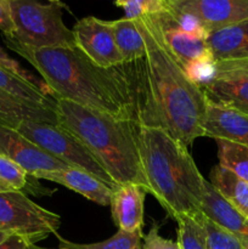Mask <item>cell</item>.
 Returning <instances> with one entry per match:
<instances>
[{
	"instance_id": "cell-1",
	"label": "cell",
	"mask_w": 248,
	"mask_h": 249,
	"mask_svg": "<svg viewBox=\"0 0 248 249\" xmlns=\"http://www.w3.org/2000/svg\"><path fill=\"white\" fill-rule=\"evenodd\" d=\"M134 21L146 48L145 56L131 67L138 88V124L162 128L187 147L204 136L208 100L168 48L156 19L143 16Z\"/></svg>"
},
{
	"instance_id": "cell-2",
	"label": "cell",
	"mask_w": 248,
	"mask_h": 249,
	"mask_svg": "<svg viewBox=\"0 0 248 249\" xmlns=\"http://www.w3.org/2000/svg\"><path fill=\"white\" fill-rule=\"evenodd\" d=\"M6 45L28 61L51 90L63 99L117 119L138 123V88L130 63L102 68L79 49L24 48L5 38Z\"/></svg>"
},
{
	"instance_id": "cell-3",
	"label": "cell",
	"mask_w": 248,
	"mask_h": 249,
	"mask_svg": "<svg viewBox=\"0 0 248 249\" xmlns=\"http://www.w3.org/2000/svg\"><path fill=\"white\" fill-rule=\"evenodd\" d=\"M138 143L148 194L175 221L181 216H201L206 179L187 147L162 128L139 124Z\"/></svg>"
},
{
	"instance_id": "cell-4",
	"label": "cell",
	"mask_w": 248,
	"mask_h": 249,
	"mask_svg": "<svg viewBox=\"0 0 248 249\" xmlns=\"http://www.w3.org/2000/svg\"><path fill=\"white\" fill-rule=\"evenodd\" d=\"M57 125L79 140L117 186L135 184L148 194L139 155L138 123L117 119L63 99L55 100Z\"/></svg>"
},
{
	"instance_id": "cell-5",
	"label": "cell",
	"mask_w": 248,
	"mask_h": 249,
	"mask_svg": "<svg viewBox=\"0 0 248 249\" xmlns=\"http://www.w3.org/2000/svg\"><path fill=\"white\" fill-rule=\"evenodd\" d=\"M15 33L10 40L28 49L75 48L72 29L62 18L65 4H41L31 0H10Z\"/></svg>"
},
{
	"instance_id": "cell-6",
	"label": "cell",
	"mask_w": 248,
	"mask_h": 249,
	"mask_svg": "<svg viewBox=\"0 0 248 249\" xmlns=\"http://www.w3.org/2000/svg\"><path fill=\"white\" fill-rule=\"evenodd\" d=\"M16 130L68 167L84 170L104 181L112 189L117 187L108 173L97 162L90 151L72 134L57 124L24 121Z\"/></svg>"
},
{
	"instance_id": "cell-7",
	"label": "cell",
	"mask_w": 248,
	"mask_h": 249,
	"mask_svg": "<svg viewBox=\"0 0 248 249\" xmlns=\"http://www.w3.org/2000/svg\"><path fill=\"white\" fill-rule=\"evenodd\" d=\"M60 226L58 214L36 204L23 192H0V230L35 245L56 235Z\"/></svg>"
},
{
	"instance_id": "cell-8",
	"label": "cell",
	"mask_w": 248,
	"mask_h": 249,
	"mask_svg": "<svg viewBox=\"0 0 248 249\" xmlns=\"http://www.w3.org/2000/svg\"><path fill=\"white\" fill-rule=\"evenodd\" d=\"M202 90L209 104L248 114V60L215 62V74Z\"/></svg>"
},
{
	"instance_id": "cell-9",
	"label": "cell",
	"mask_w": 248,
	"mask_h": 249,
	"mask_svg": "<svg viewBox=\"0 0 248 249\" xmlns=\"http://www.w3.org/2000/svg\"><path fill=\"white\" fill-rule=\"evenodd\" d=\"M72 33L75 46L97 66L112 68L124 65L109 21L95 16L83 17L75 22Z\"/></svg>"
},
{
	"instance_id": "cell-10",
	"label": "cell",
	"mask_w": 248,
	"mask_h": 249,
	"mask_svg": "<svg viewBox=\"0 0 248 249\" xmlns=\"http://www.w3.org/2000/svg\"><path fill=\"white\" fill-rule=\"evenodd\" d=\"M0 155L23 168L32 178L39 172H53L68 168L67 164L46 153L16 129L2 125H0Z\"/></svg>"
},
{
	"instance_id": "cell-11",
	"label": "cell",
	"mask_w": 248,
	"mask_h": 249,
	"mask_svg": "<svg viewBox=\"0 0 248 249\" xmlns=\"http://www.w3.org/2000/svg\"><path fill=\"white\" fill-rule=\"evenodd\" d=\"M201 18L209 33L248 19V0H172Z\"/></svg>"
},
{
	"instance_id": "cell-12",
	"label": "cell",
	"mask_w": 248,
	"mask_h": 249,
	"mask_svg": "<svg viewBox=\"0 0 248 249\" xmlns=\"http://www.w3.org/2000/svg\"><path fill=\"white\" fill-rule=\"evenodd\" d=\"M146 194L143 187L135 184L121 185L113 190L109 207L112 220L118 230L126 232L142 230Z\"/></svg>"
},
{
	"instance_id": "cell-13",
	"label": "cell",
	"mask_w": 248,
	"mask_h": 249,
	"mask_svg": "<svg viewBox=\"0 0 248 249\" xmlns=\"http://www.w3.org/2000/svg\"><path fill=\"white\" fill-rule=\"evenodd\" d=\"M201 212L212 223L237 237L243 247H248V219L233 208L208 180L204 181Z\"/></svg>"
},
{
	"instance_id": "cell-14",
	"label": "cell",
	"mask_w": 248,
	"mask_h": 249,
	"mask_svg": "<svg viewBox=\"0 0 248 249\" xmlns=\"http://www.w3.org/2000/svg\"><path fill=\"white\" fill-rule=\"evenodd\" d=\"M34 179H43L67 187L89 201L95 202L102 207L109 206L113 190L104 181L94 175L78 168H66L53 172H39L34 175Z\"/></svg>"
},
{
	"instance_id": "cell-15",
	"label": "cell",
	"mask_w": 248,
	"mask_h": 249,
	"mask_svg": "<svg viewBox=\"0 0 248 249\" xmlns=\"http://www.w3.org/2000/svg\"><path fill=\"white\" fill-rule=\"evenodd\" d=\"M168 10H169V7H168ZM168 10L152 17L156 19L160 31H162L165 44L170 49L173 55L179 61L182 68L189 63L197 62V61L214 60L206 40H201V39L194 38V36L184 33L177 26Z\"/></svg>"
},
{
	"instance_id": "cell-16",
	"label": "cell",
	"mask_w": 248,
	"mask_h": 249,
	"mask_svg": "<svg viewBox=\"0 0 248 249\" xmlns=\"http://www.w3.org/2000/svg\"><path fill=\"white\" fill-rule=\"evenodd\" d=\"M206 43L215 62L248 60V19L212 32Z\"/></svg>"
},
{
	"instance_id": "cell-17",
	"label": "cell",
	"mask_w": 248,
	"mask_h": 249,
	"mask_svg": "<svg viewBox=\"0 0 248 249\" xmlns=\"http://www.w3.org/2000/svg\"><path fill=\"white\" fill-rule=\"evenodd\" d=\"M204 136L225 139L248 147V114L209 104L204 122Z\"/></svg>"
},
{
	"instance_id": "cell-18",
	"label": "cell",
	"mask_w": 248,
	"mask_h": 249,
	"mask_svg": "<svg viewBox=\"0 0 248 249\" xmlns=\"http://www.w3.org/2000/svg\"><path fill=\"white\" fill-rule=\"evenodd\" d=\"M24 121L57 124L53 109L27 105L0 89V125L17 129Z\"/></svg>"
},
{
	"instance_id": "cell-19",
	"label": "cell",
	"mask_w": 248,
	"mask_h": 249,
	"mask_svg": "<svg viewBox=\"0 0 248 249\" xmlns=\"http://www.w3.org/2000/svg\"><path fill=\"white\" fill-rule=\"evenodd\" d=\"M211 182L214 189L248 219V182L238 178L220 164L211 172Z\"/></svg>"
},
{
	"instance_id": "cell-20",
	"label": "cell",
	"mask_w": 248,
	"mask_h": 249,
	"mask_svg": "<svg viewBox=\"0 0 248 249\" xmlns=\"http://www.w3.org/2000/svg\"><path fill=\"white\" fill-rule=\"evenodd\" d=\"M111 22L114 41L123 63H133L145 56V41L134 19L122 17Z\"/></svg>"
},
{
	"instance_id": "cell-21",
	"label": "cell",
	"mask_w": 248,
	"mask_h": 249,
	"mask_svg": "<svg viewBox=\"0 0 248 249\" xmlns=\"http://www.w3.org/2000/svg\"><path fill=\"white\" fill-rule=\"evenodd\" d=\"M0 89L27 105L55 111V100L2 67H0Z\"/></svg>"
},
{
	"instance_id": "cell-22",
	"label": "cell",
	"mask_w": 248,
	"mask_h": 249,
	"mask_svg": "<svg viewBox=\"0 0 248 249\" xmlns=\"http://www.w3.org/2000/svg\"><path fill=\"white\" fill-rule=\"evenodd\" d=\"M58 238V248L61 249H141L142 248V230L135 232H126L118 230L113 236L101 242L75 243L66 238Z\"/></svg>"
},
{
	"instance_id": "cell-23",
	"label": "cell",
	"mask_w": 248,
	"mask_h": 249,
	"mask_svg": "<svg viewBox=\"0 0 248 249\" xmlns=\"http://www.w3.org/2000/svg\"><path fill=\"white\" fill-rule=\"evenodd\" d=\"M219 164L248 182V147L225 139H214Z\"/></svg>"
},
{
	"instance_id": "cell-24",
	"label": "cell",
	"mask_w": 248,
	"mask_h": 249,
	"mask_svg": "<svg viewBox=\"0 0 248 249\" xmlns=\"http://www.w3.org/2000/svg\"><path fill=\"white\" fill-rule=\"evenodd\" d=\"M177 223V243L181 249H211L202 224L191 216H181Z\"/></svg>"
},
{
	"instance_id": "cell-25",
	"label": "cell",
	"mask_w": 248,
	"mask_h": 249,
	"mask_svg": "<svg viewBox=\"0 0 248 249\" xmlns=\"http://www.w3.org/2000/svg\"><path fill=\"white\" fill-rule=\"evenodd\" d=\"M28 177L23 168L0 155V192H22L28 185Z\"/></svg>"
},
{
	"instance_id": "cell-26",
	"label": "cell",
	"mask_w": 248,
	"mask_h": 249,
	"mask_svg": "<svg viewBox=\"0 0 248 249\" xmlns=\"http://www.w3.org/2000/svg\"><path fill=\"white\" fill-rule=\"evenodd\" d=\"M168 12L172 16V18L174 19L177 26L184 33L189 34L194 38L201 39V40H207L209 36V31L199 17H197L192 12L177 7L172 0H169V10H168Z\"/></svg>"
},
{
	"instance_id": "cell-27",
	"label": "cell",
	"mask_w": 248,
	"mask_h": 249,
	"mask_svg": "<svg viewBox=\"0 0 248 249\" xmlns=\"http://www.w3.org/2000/svg\"><path fill=\"white\" fill-rule=\"evenodd\" d=\"M114 5L121 7L126 18L136 19L143 16H156L169 7L168 0H118Z\"/></svg>"
},
{
	"instance_id": "cell-28",
	"label": "cell",
	"mask_w": 248,
	"mask_h": 249,
	"mask_svg": "<svg viewBox=\"0 0 248 249\" xmlns=\"http://www.w3.org/2000/svg\"><path fill=\"white\" fill-rule=\"evenodd\" d=\"M197 220L202 224L206 230L207 241L211 249H243L242 243L237 237L221 229L216 224L212 223L206 216H203V214L198 216Z\"/></svg>"
},
{
	"instance_id": "cell-29",
	"label": "cell",
	"mask_w": 248,
	"mask_h": 249,
	"mask_svg": "<svg viewBox=\"0 0 248 249\" xmlns=\"http://www.w3.org/2000/svg\"><path fill=\"white\" fill-rule=\"evenodd\" d=\"M0 67L5 68V70L9 71V72L14 73L15 75H17L18 78L23 79L24 82L29 83L31 85L35 87L36 89L40 90L44 95H46V96L50 97V99H53V92L49 89L48 85L43 82V79H41V78H36L33 73L29 72V71L26 70L24 67H22L16 60H14V58L1 48V46H0Z\"/></svg>"
},
{
	"instance_id": "cell-30",
	"label": "cell",
	"mask_w": 248,
	"mask_h": 249,
	"mask_svg": "<svg viewBox=\"0 0 248 249\" xmlns=\"http://www.w3.org/2000/svg\"><path fill=\"white\" fill-rule=\"evenodd\" d=\"M159 224H153L146 235L142 236V249H181L177 241L168 240L159 235Z\"/></svg>"
},
{
	"instance_id": "cell-31",
	"label": "cell",
	"mask_w": 248,
	"mask_h": 249,
	"mask_svg": "<svg viewBox=\"0 0 248 249\" xmlns=\"http://www.w3.org/2000/svg\"><path fill=\"white\" fill-rule=\"evenodd\" d=\"M0 31L6 38L12 36L15 33V23L10 0H0Z\"/></svg>"
},
{
	"instance_id": "cell-32",
	"label": "cell",
	"mask_w": 248,
	"mask_h": 249,
	"mask_svg": "<svg viewBox=\"0 0 248 249\" xmlns=\"http://www.w3.org/2000/svg\"><path fill=\"white\" fill-rule=\"evenodd\" d=\"M32 243L28 242L26 238L17 235H11L0 243V249H28Z\"/></svg>"
},
{
	"instance_id": "cell-33",
	"label": "cell",
	"mask_w": 248,
	"mask_h": 249,
	"mask_svg": "<svg viewBox=\"0 0 248 249\" xmlns=\"http://www.w3.org/2000/svg\"><path fill=\"white\" fill-rule=\"evenodd\" d=\"M9 236H11L9 232H6V231H4V230H0V243L4 242V241L6 240Z\"/></svg>"
},
{
	"instance_id": "cell-34",
	"label": "cell",
	"mask_w": 248,
	"mask_h": 249,
	"mask_svg": "<svg viewBox=\"0 0 248 249\" xmlns=\"http://www.w3.org/2000/svg\"><path fill=\"white\" fill-rule=\"evenodd\" d=\"M28 249H53V248H44V247H39L36 245H31ZM56 249H61V248H56Z\"/></svg>"
},
{
	"instance_id": "cell-35",
	"label": "cell",
	"mask_w": 248,
	"mask_h": 249,
	"mask_svg": "<svg viewBox=\"0 0 248 249\" xmlns=\"http://www.w3.org/2000/svg\"><path fill=\"white\" fill-rule=\"evenodd\" d=\"M243 249H248V247H243Z\"/></svg>"
}]
</instances>
